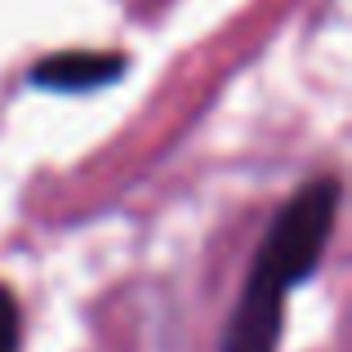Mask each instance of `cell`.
Returning a JSON list of instances; mask_svg holds the SVG:
<instances>
[{"instance_id":"cell-3","label":"cell","mask_w":352,"mask_h":352,"mask_svg":"<svg viewBox=\"0 0 352 352\" xmlns=\"http://www.w3.org/2000/svg\"><path fill=\"white\" fill-rule=\"evenodd\" d=\"M0 352H18V303L0 285Z\"/></svg>"},{"instance_id":"cell-2","label":"cell","mask_w":352,"mask_h":352,"mask_svg":"<svg viewBox=\"0 0 352 352\" xmlns=\"http://www.w3.org/2000/svg\"><path fill=\"white\" fill-rule=\"evenodd\" d=\"M125 58L120 54H89V50H72V54H54V58L32 67V85L36 89H54V94H85V89H103L120 80Z\"/></svg>"},{"instance_id":"cell-1","label":"cell","mask_w":352,"mask_h":352,"mask_svg":"<svg viewBox=\"0 0 352 352\" xmlns=\"http://www.w3.org/2000/svg\"><path fill=\"white\" fill-rule=\"evenodd\" d=\"M339 214V179H312L281 206L272 219L258 258L250 267V281L236 299V312L228 321L223 352H276L281 335L285 294L317 267L321 250L330 241Z\"/></svg>"}]
</instances>
